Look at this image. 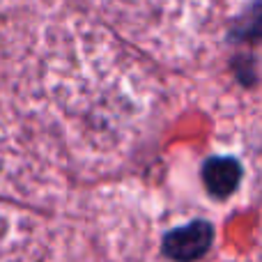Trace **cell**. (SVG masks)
Masks as SVG:
<instances>
[{
	"label": "cell",
	"instance_id": "obj_2",
	"mask_svg": "<svg viewBox=\"0 0 262 262\" xmlns=\"http://www.w3.org/2000/svg\"><path fill=\"white\" fill-rule=\"evenodd\" d=\"M214 239V230L209 223L193 221L189 226L175 228L163 237V251L170 260L175 262H193L203 258L209 251Z\"/></svg>",
	"mask_w": 262,
	"mask_h": 262
},
{
	"label": "cell",
	"instance_id": "obj_1",
	"mask_svg": "<svg viewBox=\"0 0 262 262\" xmlns=\"http://www.w3.org/2000/svg\"><path fill=\"white\" fill-rule=\"evenodd\" d=\"M115 26L140 41H184L212 32L244 0H95Z\"/></svg>",
	"mask_w": 262,
	"mask_h": 262
},
{
	"label": "cell",
	"instance_id": "obj_3",
	"mask_svg": "<svg viewBox=\"0 0 262 262\" xmlns=\"http://www.w3.org/2000/svg\"><path fill=\"white\" fill-rule=\"evenodd\" d=\"M242 166L230 157H212L203 166V182L214 198H228L239 186Z\"/></svg>",
	"mask_w": 262,
	"mask_h": 262
}]
</instances>
